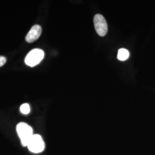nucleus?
<instances>
[{
    "label": "nucleus",
    "mask_w": 155,
    "mask_h": 155,
    "mask_svg": "<svg viewBox=\"0 0 155 155\" xmlns=\"http://www.w3.org/2000/svg\"><path fill=\"white\" fill-rule=\"evenodd\" d=\"M16 129L21 144L24 147H27L33 135L32 128L25 122H20L17 125Z\"/></svg>",
    "instance_id": "obj_1"
},
{
    "label": "nucleus",
    "mask_w": 155,
    "mask_h": 155,
    "mask_svg": "<svg viewBox=\"0 0 155 155\" xmlns=\"http://www.w3.org/2000/svg\"><path fill=\"white\" fill-rule=\"evenodd\" d=\"M45 56V52L40 49H33L26 56L25 63L30 67H34L40 63Z\"/></svg>",
    "instance_id": "obj_2"
},
{
    "label": "nucleus",
    "mask_w": 155,
    "mask_h": 155,
    "mask_svg": "<svg viewBox=\"0 0 155 155\" xmlns=\"http://www.w3.org/2000/svg\"><path fill=\"white\" fill-rule=\"evenodd\" d=\"M29 150L35 153L43 152L45 148V144L41 136L39 134H33L28 144Z\"/></svg>",
    "instance_id": "obj_3"
},
{
    "label": "nucleus",
    "mask_w": 155,
    "mask_h": 155,
    "mask_svg": "<svg viewBox=\"0 0 155 155\" xmlns=\"http://www.w3.org/2000/svg\"><path fill=\"white\" fill-rule=\"evenodd\" d=\"M94 24L97 33L101 36H105L107 32V24L104 16L100 14L95 15Z\"/></svg>",
    "instance_id": "obj_4"
},
{
    "label": "nucleus",
    "mask_w": 155,
    "mask_h": 155,
    "mask_svg": "<svg viewBox=\"0 0 155 155\" xmlns=\"http://www.w3.org/2000/svg\"><path fill=\"white\" fill-rule=\"evenodd\" d=\"M42 32L41 27L39 25H35L27 33L25 40L29 43H33L39 39Z\"/></svg>",
    "instance_id": "obj_5"
},
{
    "label": "nucleus",
    "mask_w": 155,
    "mask_h": 155,
    "mask_svg": "<svg viewBox=\"0 0 155 155\" xmlns=\"http://www.w3.org/2000/svg\"><path fill=\"white\" fill-rule=\"evenodd\" d=\"M129 56V52L125 48H121L118 50L117 58L121 61H125Z\"/></svg>",
    "instance_id": "obj_6"
},
{
    "label": "nucleus",
    "mask_w": 155,
    "mask_h": 155,
    "mask_svg": "<svg viewBox=\"0 0 155 155\" xmlns=\"http://www.w3.org/2000/svg\"><path fill=\"white\" fill-rule=\"evenodd\" d=\"M20 111L24 114H27L30 112V106L28 104H24L20 106Z\"/></svg>",
    "instance_id": "obj_7"
},
{
    "label": "nucleus",
    "mask_w": 155,
    "mask_h": 155,
    "mask_svg": "<svg viewBox=\"0 0 155 155\" xmlns=\"http://www.w3.org/2000/svg\"><path fill=\"white\" fill-rule=\"evenodd\" d=\"M6 61V60L4 56H0V67L4 66L5 64Z\"/></svg>",
    "instance_id": "obj_8"
}]
</instances>
